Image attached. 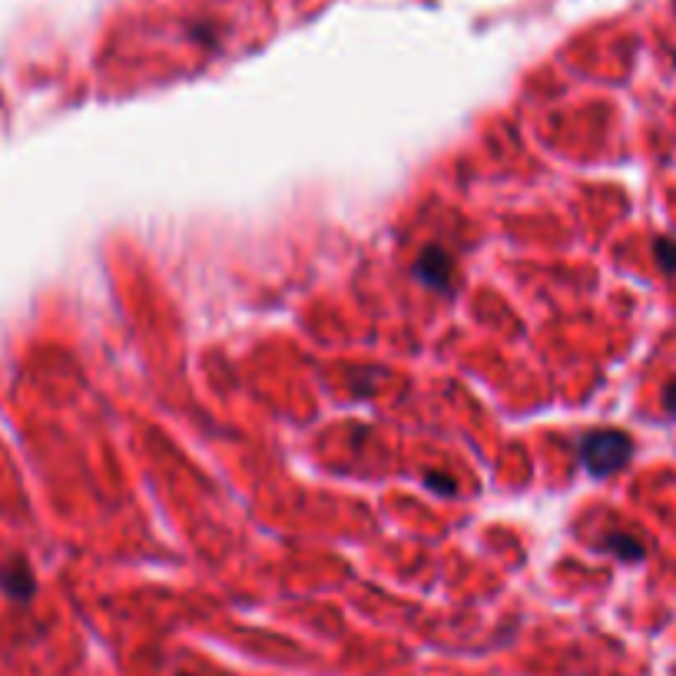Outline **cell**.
Listing matches in <instances>:
<instances>
[{"label": "cell", "mask_w": 676, "mask_h": 676, "mask_svg": "<svg viewBox=\"0 0 676 676\" xmlns=\"http://www.w3.org/2000/svg\"><path fill=\"white\" fill-rule=\"evenodd\" d=\"M633 454V441L623 434V431H613V427H600V431H590L583 441H580V461L583 467L593 474V477H603V474H613L620 471Z\"/></svg>", "instance_id": "cell-1"}, {"label": "cell", "mask_w": 676, "mask_h": 676, "mask_svg": "<svg viewBox=\"0 0 676 676\" xmlns=\"http://www.w3.org/2000/svg\"><path fill=\"white\" fill-rule=\"evenodd\" d=\"M414 275L427 285V288H437V292H447L451 282H454V258L437 249V245H427L421 255H418V265H414Z\"/></svg>", "instance_id": "cell-2"}, {"label": "cell", "mask_w": 676, "mask_h": 676, "mask_svg": "<svg viewBox=\"0 0 676 676\" xmlns=\"http://www.w3.org/2000/svg\"><path fill=\"white\" fill-rule=\"evenodd\" d=\"M0 587L10 593V596H17V600H27L30 593H33V577H30V570H27V563H10V567H0Z\"/></svg>", "instance_id": "cell-3"}, {"label": "cell", "mask_w": 676, "mask_h": 676, "mask_svg": "<svg viewBox=\"0 0 676 676\" xmlns=\"http://www.w3.org/2000/svg\"><path fill=\"white\" fill-rule=\"evenodd\" d=\"M603 547H606L610 553L623 557V560H640V557H643V543H640L636 537H626V534H610V537L603 540Z\"/></svg>", "instance_id": "cell-4"}, {"label": "cell", "mask_w": 676, "mask_h": 676, "mask_svg": "<svg viewBox=\"0 0 676 676\" xmlns=\"http://www.w3.org/2000/svg\"><path fill=\"white\" fill-rule=\"evenodd\" d=\"M653 255H656V265H659L666 275H676V242H673V239H656Z\"/></svg>", "instance_id": "cell-5"}, {"label": "cell", "mask_w": 676, "mask_h": 676, "mask_svg": "<svg viewBox=\"0 0 676 676\" xmlns=\"http://www.w3.org/2000/svg\"><path fill=\"white\" fill-rule=\"evenodd\" d=\"M427 484H431V487H437V490H447V494L454 490V480H451V477H434V474H431V477H427Z\"/></svg>", "instance_id": "cell-6"}, {"label": "cell", "mask_w": 676, "mask_h": 676, "mask_svg": "<svg viewBox=\"0 0 676 676\" xmlns=\"http://www.w3.org/2000/svg\"><path fill=\"white\" fill-rule=\"evenodd\" d=\"M666 404L676 411V384H669V388H666Z\"/></svg>", "instance_id": "cell-7"}]
</instances>
